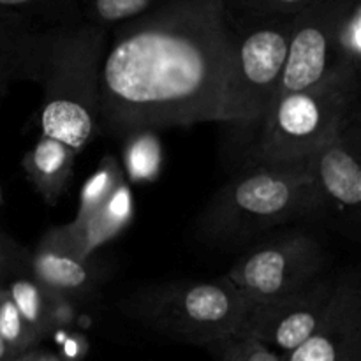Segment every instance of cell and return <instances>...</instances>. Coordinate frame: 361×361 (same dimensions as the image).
I'll return each mask as SVG.
<instances>
[{
  "label": "cell",
  "instance_id": "17",
  "mask_svg": "<svg viewBox=\"0 0 361 361\" xmlns=\"http://www.w3.org/2000/svg\"><path fill=\"white\" fill-rule=\"evenodd\" d=\"M123 141V176L130 183H152L164 164V150L155 130H134Z\"/></svg>",
  "mask_w": 361,
  "mask_h": 361
},
{
  "label": "cell",
  "instance_id": "2",
  "mask_svg": "<svg viewBox=\"0 0 361 361\" xmlns=\"http://www.w3.org/2000/svg\"><path fill=\"white\" fill-rule=\"evenodd\" d=\"M108 30L81 23L2 46L16 80L42 88L41 134L81 154L101 130L99 69Z\"/></svg>",
  "mask_w": 361,
  "mask_h": 361
},
{
  "label": "cell",
  "instance_id": "18",
  "mask_svg": "<svg viewBox=\"0 0 361 361\" xmlns=\"http://www.w3.org/2000/svg\"><path fill=\"white\" fill-rule=\"evenodd\" d=\"M123 180H126V176H123V169L118 159L115 155H104L94 175L81 187L76 217L71 222H81L90 217L95 210H99L108 201V197L115 192V189Z\"/></svg>",
  "mask_w": 361,
  "mask_h": 361
},
{
  "label": "cell",
  "instance_id": "4",
  "mask_svg": "<svg viewBox=\"0 0 361 361\" xmlns=\"http://www.w3.org/2000/svg\"><path fill=\"white\" fill-rule=\"evenodd\" d=\"M321 215L305 166L256 164L226 183L201 217L200 228L219 242H242L296 219Z\"/></svg>",
  "mask_w": 361,
  "mask_h": 361
},
{
  "label": "cell",
  "instance_id": "19",
  "mask_svg": "<svg viewBox=\"0 0 361 361\" xmlns=\"http://www.w3.org/2000/svg\"><path fill=\"white\" fill-rule=\"evenodd\" d=\"M162 4H166V0H81V13L87 23L109 32Z\"/></svg>",
  "mask_w": 361,
  "mask_h": 361
},
{
  "label": "cell",
  "instance_id": "15",
  "mask_svg": "<svg viewBox=\"0 0 361 361\" xmlns=\"http://www.w3.org/2000/svg\"><path fill=\"white\" fill-rule=\"evenodd\" d=\"M76 154L60 141L42 136L23 155V171L35 192L53 207L69 189L74 173Z\"/></svg>",
  "mask_w": 361,
  "mask_h": 361
},
{
  "label": "cell",
  "instance_id": "7",
  "mask_svg": "<svg viewBox=\"0 0 361 361\" xmlns=\"http://www.w3.org/2000/svg\"><path fill=\"white\" fill-rule=\"evenodd\" d=\"M229 16L236 35L233 83L240 123H259L277 97L295 16Z\"/></svg>",
  "mask_w": 361,
  "mask_h": 361
},
{
  "label": "cell",
  "instance_id": "24",
  "mask_svg": "<svg viewBox=\"0 0 361 361\" xmlns=\"http://www.w3.org/2000/svg\"><path fill=\"white\" fill-rule=\"evenodd\" d=\"M16 80V74H14L13 66H11L9 59L6 55L0 53V99L9 92L11 83Z\"/></svg>",
  "mask_w": 361,
  "mask_h": 361
},
{
  "label": "cell",
  "instance_id": "27",
  "mask_svg": "<svg viewBox=\"0 0 361 361\" xmlns=\"http://www.w3.org/2000/svg\"><path fill=\"white\" fill-rule=\"evenodd\" d=\"M7 267H9V252H7L6 247H4V242L0 240V275H2V271Z\"/></svg>",
  "mask_w": 361,
  "mask_h": 361
},
{
  "label": "cell",
  "instance_id": "12",
  "mask_svg": "<svg viewBox=\"0 0 361 361\" xmlns=\"http://www.w3.org/2000/svg\"><path fill=\"white\" fill-rule=\"evenodd\" d=\"M35 281L53 295L71 302L90 298L99 284L97 267L92 257H83L60 231V226L49 229L28 261Z\"/></svg>",
  "mask_w": 361,
  "mask_h": 361
},
{
  "label": "cell",
  "instance_id": "11",
  "mask_svg": "<svg viewBox=\"0 0 361 361\" xmlns=\"http://www.w3.org/2000/svg\"><path fill=\"white\" fill-rule=\"evenodd\" d=\"M282 361H361V291L358 275H345L335 284L334 296L316 334Z\"/></svg>",
  "mask_w": 361,
  "mask_h": 361
},
{
  "label": "cell",
  "instance_id": "21",
  "mask_svg": "<svg viewBox=\"0 0 361 361\" xmlns=\"http://www.w3.org/2000/svg\"><path fill=\"white\" fill-rule=\"evenodd\" d=\"M337 56L342 71L361 74V0H353L337 34Z\"/></svg>",
  "mask_w": 361,
  "mask_h": 361
},
{
  "label": "cell",
  "instance_id": "14",
  "mask_svg": "<svg viewBox=\"0 0 361 361\" xmlns=\"http://www.w3.org/2000/svg\"><path fill=\"white\" fill-rule=\"evenodd\" d=\"M134 219V197L127 180H123L115 192L99 210L81 222L60 226L67 242L83 257H92L99 247L106 245L126 231Z\"/></svg>",
  "mask_w": 361,
  "mask_h": 361
},
{
  "label": "cell",
  "instance_id": "5",
  "mask_svg": "<svg viewBox=\"0 0 361 361\" xmlns=\"http://www.w3.org/2000/svg\"><path fill=\"white\" fill-rule=\"evenodd\" d=\"M127 316L152 330L194 345L228 344L240 338L245 307L224 277L159 284L122 303Z\"/></svg>",
  "mask_w": 361,
  "mask_h": 361
},
{
  "label": "cell",
  "instance_id": "25",
  "mask_svg": "<svg viewBox=\"0 0 361 361\" xmlns=\"http://www.w3.org/2000/svg\"><path fill=\"white\" fill-rule=\"evenodd\" d=\"M14 361H62L56 355L46 351H27L25 355L18 356Z\"/></svg>",
  "mask_w": 361,
  "mask_h": 361
},
{
  "label": "cell",
  "instance_id": "20",
  "mask_svg": "<svg viewBox=\"0 0 361 361\" xmlns=\"http://www.w3.org/2000/svg\"><path fill=\"white\" fill-rule=\"evenodd\" d=\"M0 338L7 345L14 360L41 342L23 319L2 284H0Z\"/></svg>",
  "mask_w": 361,
  "mask_h": 361
},
{
  "label": "cell",
  "instance_id": "30",
  "mask_svg": "<svg viewBox=\"0 0 361 361\" xmlns=\"http://www.w3.org/2000/svg\"><path fill=\"white\" fill-rule=\"evenodd\" d=\"M0 204H2V190H0Z\"/></svg>",
  "mask_w": 361,
  "mask_h": 361
},
{
  "label": "cell",
  "instance_id": "29",
  "mask_svg": "<svg viewBox=\"0 0 361 361\" xmlns=\"http://www.w3.org/2000/svg\"><path fill=\"white\" fill-rule=\"evenodd\" d=\"M166 2H183V0H166Z\"/></svg>",
  "mask_w": 361,
  "mask_h": 361
},
{
  "label": "cell",
  "instance_id": "26",
  "mask_svg": "<svg viewBox=\"0 0 361 361\" xmlns=\"http://www.w3.org/2000/svg\"><path fill=\"white\" fill-rule=\"evenodd\" d=\"M224 353H222L221 361H236V338L224 344Z\"/></svg>",
  "mask_w": 361,
  "mask_h": 361
},
{
  "label": "cell",
  "instance_id": "10",
  "mask_svg": "<svg viewBox=\"0 0 361 361\" xmlns=\"http://www.w3.org/2000/svg\"><path fill=\"white\" fill-rule=\"evenodd\" d=\"M337 281L317 277L305 289L245 316L240 338H252L281 355L307 341L323 323Z\"/></svg>",
  "mask_w": 361,
  "mask_h": 361
},
{
  "label": "cell",
  "instance_id": "31",
  "mask_svg": "<svg viewBox=\"0 0 361 361\" xmlns=\"http://www.w3.org/2000/svg\"><path fill=\"white\" fill-rule=\"evenodd\" d=\"M13 361H14V360H13Z\"/></svg>",
  "mask_w": 361,
  "mask_h": 361
},
{
  "label": "cell",
  "instance_id": "23",
  "mask_svg": "<svg viewBox=\"0 0 361 361\" xmlns=\"http://www.w3.org/2000/svg\"><path fill=\"white\" fill-rule=\"evenodd\" d=\"M236 361H282L281 355L252 338H236Z\"/></svg>",
  "mask_w": 361,
  "mask_h": 361
},
{
  "label": "cell",
  "instance_id": "6",
  "mask_svg": "<svg viewBox=\"0 0 361 361\" xmlns=\"http://www.w3.org/2000/svg\"><path fill=\"white\" fill-rule=\"evenodd\" d=\"M324 268V250L314 236L293 233L261 243L240 257L226 279L238 291L245 316L296 295Z\"/></svg>",
  "mask_w": 361,
  "mask_h": 361
},
{
  "label": "cell",
  "instance_id": "16",
  "mask_svg": "<svg viewBox=\"0 0 361 361\" xmlns=\"http://www.w3.org/2000/svg\"><path fill=\"white\" fill-rule=\"evenodd\" d=\"M0 284L9 293L16 309L20 310L32 331L37 335L39 341L48 337L55 328V323H53V298H55V295L35 281L34 275L30 274V268H28V274L21 275L4 271L0 275Z\"/></svg>",
  "mask_w": 361,
  "mask_h": 361
},
{
  "label": "cell",
  "instance_id": "13",
  "mask_svg": "<svg viewBox=\"0 0 361 361\" xmlns=\"http://www.w3.org/2000/svg\"><path fill=\"white\" fill-rule=\"evenodd\" d=\"M81 23V0H0V48Z\"/></svg>",
  "mask_w": 361,
  "mask_h": 361
},
{
  "label": "cell",
  "instance_id": "1",
  "mask_svg": "<svg viewBox=\"0 0 361 361\" xmlns=\"http://www.w3.org/2000/svg\"><path fill=\"white\" fill-rule=\"evenodd\" d=\"M235 28L224 0L166 2L108 32L99 122L118 136L200 122L240 123Z\"/></svg>",
  "mask_w": 361,
  "mask_h": 361
},
{
  "label": "cell",
  "instance_id": "3",
  "mask_svg": "<svg viewBox=\"0 0 361 361\" xmlns=\"http://www.w3.org/2000/svg\"><path fill=\"white\" fill-rule=\"evenodd\" d=\"M361 76L341 74L307 90L277 95L261 118L254 161L295 168L360 120Z\"/></svg>",
  "mask_w": 361,
  "mask_h": 361
},
{
  "label": "cell",
  "instance_id": "28",
  "mask_svg": "<svg viewBox=\"0 0 361 361\" xmlns=\"http://www.w3.org/2000/svg\"><path fill=\"white\" fill-rule=\"evenodd\" d=\"M13 355L9 353V349H7V345L4 344V341L0 338V361H13Z\"/></svg>",
  "mask_w": 361,
  "mask_h": 361
},
{
  "label": "cell",
  "instance_id": "9",
  "mask_svg": "<svg viewBox=\"0 0 361 361\" xmlns=\"http://www.w3.org/2000/svg\"><path fill=\"white\" fill-rule=\"evenodd\" d=\"M307 169L321 203V215L360 228L361 208V120L353 122L335 140L307 161Z\"/></svg>",
  "mask_w": 361,
  "mask_h": 361
},
{
  "label": "cell",
  "instance_id": "22",
  "mask_svg": "<svg viewBox=\"0 0 361 361\" xmlns=\"http://www.w3.org/2000/svg\"><path fill=\"white\" fill-rule=\"evenodd\" d=\"M319 0H224L231 14L242 16H296Z\"/></svg>",
  "mask_w": 361,
  "mask_h": 361
},
{
  "label": "cell",
  "instance_id": "8",
  "mask_svg": "<svg viewBox=\"0 0 361 361\" xmlns=\"http://www.w3.org/2000/svg\"><path fill=\"white\" fill-rule=\"evenodd\" d=\"M351 4L353 0H319L293 18L277 95L307 90L341 74H351L341 69L337 56L338 27Z\"/></svg>",
  "mask_w": 361,
  "mask_h": 361
}]
</instances>
